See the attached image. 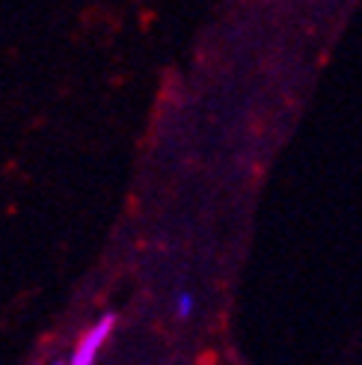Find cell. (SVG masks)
Returning <instances> with one entry per match:
<instances>
[{"instance_id":"cell-1","label":"cell","mask_w":362,"mask_h":365,"mask_svg":"<svg viewBox=\"0 0 362 365\" xmlns=\"http://www.w3.org/2000/svg\"><path fill=\"white\" fill-rule=\"evenodd\" d=\"M113 327H116V318H113V315H104V318L93 327V330H86V336L78 341V348L71 351V362H68V365H95V356H98V351L104 348V341L110 339Z\"/></svg>"},{"instance_id":"cell-2","label":"cell","mask_w":362,"mask_h":365,"mask_svg":"<svg viewBox=\"0 0 362 365\" xmlns=\"http://www.w3.org/2000/svg\"><path fill=\"white\" fill-rule=\"evenodd\" d=\"M193 306H196L193 294H187V291H181V294L175 297V315H178V318H190Z\"/></svg>"},{"instance_id":"cell-3","label":"cell","mask_w":362,"mask_h":365,"mask_svg":"<svg viewBox=\"0 0 362 365\" xmlns=\"http://www.w3.org/2000/svg\"><path fill=\"white\" fill-rule=\"evenodd\" d=\"M57 365H63V362H57Z\"/></svg>"}]
</instances>
